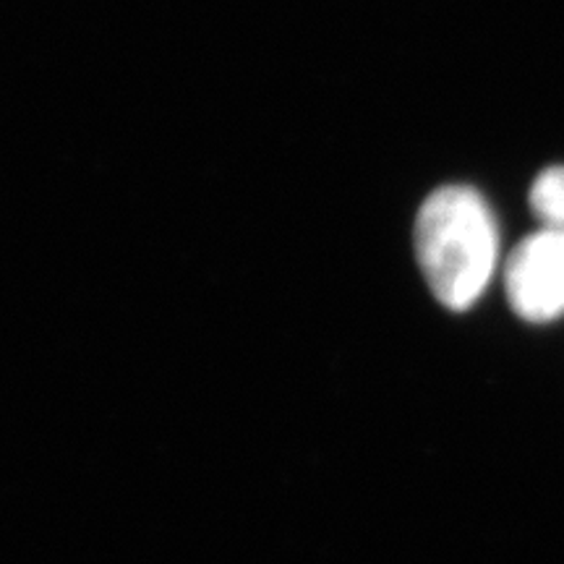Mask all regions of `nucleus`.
<instances>
[{"instance_id": "1", "label": "nucleus", "mask_w": 564, "mask_h": 564, "mask_svg": "<svg viewBox=\"0 0 564 564\" xmlns=\"http://www.w3.org/2000/svg\"><path fill=\"white\" fill-rule=\"evenodd\" d=\"M415 259L444 308L476 306L499 264V228L489 202L470 186L429 194L415 217Z\"/></svg>"}, {"instance_id": "2", "label": "nucleus", "mask_w": 564, "mask_h": 564, "mask_svg": "<svg viewBox=\"0 0 564 564\" xmlns=\"http://www.w3.org/2000/svg\"><path fill=\"white\" fill-rule=\"evenodd\" d=\"M505 291L523 322L549 324L564 316V230L541 225L514 246L505 264Z\"/></svg>"}, {"instance_id": "3", "label": "nucleus", "mask_w": 564, "mask_h": 564, "mask_svg": "<svg viewBox=\"0 0 564 564\" xmlns=\"http://www.w3.org/2000/svg\"><path fill=\"white\" fill-rule=\"evenodd\" d=\"M535 220L564 230V165H552L539 173L528 194Z\"/></svg>"}]
</instances>
